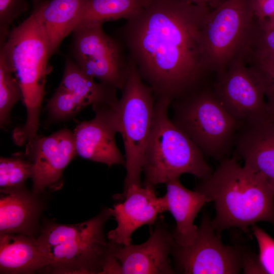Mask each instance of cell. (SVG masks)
Instances as JSON below:
<instances>
[{
  "mask_svg": "<svg viewBox=\"0 0 274 274\" xmlns=\"http://www.w3.org/2000/svg\"><path fill=\"white\" fill-rule=\"evenodd\" d=\"M152 0H85L76 27L134 17Z\"/></svg>",
  "mask_w": 274,
  "mask_h": 274,
  "instance_id": "obj_22",
  "label": "cell"
},
{
  "mask_svg": "<svg viewBox=\"0 0 274 274\" xmlns=\"http://www.w3.org/2000/svg\"><path fill=\"white\" fill-rule=\"evenodd\" d=\"M117 102L93 109L94 117L80 122L73 133L77 154L92 161L125 165V159L116 145L115 136L119 132Z\"/></svg>",
  "mask_w": 274,
  "mask_h": 274,
  "instance_id": "obj_15",
  "label": "cell"
},
{
  "mask_svg": "<svg viewBox=\"0 0 274 274\" xmlns=\"http://www.w3.org/2000/svg\"><path fill=\"white\" fill-rule=\"evenodd\" d=\"M0 58L17 80L26 109L25 124L13 132L14 143L22 146L36 136L49 72L48 42L37 6L26 19L9 31L1 45Z\"/></svg>",
  "mask_w": 274,
  "mask_h": 274,
  "instance_id": "obj_3",
  "label": "cell"
},
{
  "mask_svg": "<svg viewBox=\"0 0 274 274\" xmlns=\"http://www.w3.org/2000/svg\"><path fill=\"white\" fill-rule=\"evenodd\" d=\"M251 227L258 243V259L264 273L274 274V239L255 224Z\"/></svg>",
  "mask_w": 274,
  "mask_h": 274,
  "instance_id": "obj_27",
  "label": "cell"
},
{
  "mask_svg": "<svg viewBox=\"0 0 274 274\" xmlns=\"http://www.w3.org/2000/svg\"><path fill=\"white\" fill-rule=\"evenodd\" d=\"M102 24L79 26L73 30L75 61L88 75L122 91L132 62L122 42L108 35Z\"/></svg>",
  "mask_w": 274,
  "mask_h": 274,
  "instance_id": "obj_9",
  "label": "cell"
},
{
  "mask_svg": "<svg viewBox=\"0 0 274 274\" xmlns=\"http://www.w3.org/2000/svg\"><path fill=\"white\" fill-rule=\"evenodd\" d=\"M171 102L155 99L153 126L143 156L145 187L155 188L184 174L202 180L213 173L202 152L169 118Z\"/></svg>",
  "mask_w": 274,
  "mask_h": 274,
  "instance_id": "obj_5",
  "label": "cell"
},
{
  "mask_svg": "<svg viewBox=\"0 0 274 274\" xmlns=\"http://www.w3.org/2000/svg\"><path fill=\"white\" fill-rule=\"evenodd\" d=\"M85 0H51L39 3V9L49 46V57L76 28Z\"/></svg>",
  "mask_w": 274,
  "mask_h": 274,
  "instance_id": "obj_21",
  "label": "cell"
},
{
  "mask_svg": "<svg viewBox=\"0 0 274 274\" xmlns=\"http://www.w3.org/2000/svg\"><path fill=\"white\" fill-rule=\"evenodd\" d=\"M27 9L28 4L26 0H0L1 45L7 39L9 26Z\"/></svg>",
  "mask_w": 274,
  "mask_h": 274,
  "instance_id": "obj_26",
  "label": "cell"
},
{
  "mask_svg": "<svg viewBox=\"0 0 274 274\" xmlns=\"http://www.w3.org/2000/svg\"><path fill=\"white\" fill-rule=\"evenodd\" d=\"M233 149V157L261 175L274 192V116L242 125Z\"/></svg>",
  "mask_w": 274,
  "mask_h": 274,
  "instance_id": "obj_17",
  "label": "cell"
},
{
  "mask_svg": "<svg viewBox=\"0 0 274 274\" xmlns=\"http://www.w3.org/2000/svg\"><path fill=\"white\" fill-rule=\"evenodd\" d=\"M207 7L152 0L120 30L122 44L155 99L171 101L204 85L201 30Z\"/></svg>",
  "mask_w": 274,
  "mask_h": 274,
  "instance_id": "obj_1",
  "label": "cell"
},
{
  "mask_svg": "<svg viewBox=\"0 0 274 274\" xmlns=\"http://www.w3.org/2000/svg\"><path fill=\"white\" fill-rule=\"evenodd\" d=\"M244 250L224 244L206 213L194 242L181 246L174 241L171 255L182 273L236 274L242 270Z\"/></svg>",
  "mask_w": 274,
  "mask_h": 274,
  "instance_id": "obj_10",
  "label": "cell"
},
{
  "mask_svg": "<svg viewBox=\"0 0 274 274\" xmlns=\"http://www.w3.org/2000/svg\"><path fill=\"white\" fill-rule=\"evenodd\" d=\"M213 89L225 110L243 125L261 121L269 115L262 80L239 56L218 74Z\"/></svg>",
  "mask_w": 274,
  "mask_h": 274,
  "instance_id": "obj_11",
  "label": "cell"
},
{
  "mask_svg": "<svg viewBox=\"0 0 274 274\" xmlns=\"http://www.w3.org/2000/svg\"><path fill=\"white\" fill-rule=\"evenodd\" d=\"M248 46H252L253 53L274 55V28H263L255 24Z\"/></svg>",
  "mask_w": 274,
  "mask_h": 274,
  "instance_id": "obj_28",
  "label": "cell"
},
{
  "mask_svg": "<svg viewBox=\"0 0 274 274\" xmlns=\"http://www.w3.org/2000/svg\"><path fill=\"white\" fill-rule=\"evenodd\" d=\"M118 202L112 209L117 226L107 234L110 242L121 246L131 244V236L141 227L154 225L166 211L164 196L158 197L155 188L133 185L125 191L115 194Z\"/></svg>",
  "mask_w": 274,
  "mask_h": 274,
  "instance_id": "obj_14",
  "label": "cell"
},
{
  "mask_svg": "<svg viewBox=\"0 0 274 274\" xmlns=\"http://www.w3.org/2000/svg\"><path fill=\"white\" fill-rule=\"evenodd\" d=\"M161 215L145 242L126 246L112 243L113 253L120 266L121 273H175L169 260L174 243L173 232L170 231L164 217Z\"/></svg>",
  "mask_w": 274,
  "mask_h": 274,
  "instance_id": "obj_16",
  "label": "cell"
},
{
  "mask_svg": "<svg viewBox=\"0 0 274 274\" xmlns=\"http://www.w3.org/2000/svg\"><path fill=\"white\" fill-rule=\"evenodd\" d=\"M254 18L250 0H225L208 12L201 38L209 70L220 73L244 51L254 27Z\"/></svg>",
  "mask_w": 274,
  "mask_h": 274,
  "instance_id": "obj_8",
  "label": "cell"
},
{
  "mask_svg": "<svg viewBox=\"0 0 274 274\" xmlns=\"http://www.w3.org/2000/svg\"><path fill=\"white\" fill-rule=\"evenodd\" d=\"M112 209L76 224L50 223L37 238L47 267L58 273H102L113 258V245L107 241L105 225Z\"/></svg>",
  "mask_w": 274,
  "mask_h": 274,
  "instance_id": "obj_4",
  "label": "cell"
},
{
  "mask_svg": "<svg viewBox=\"0 0 274 274\" xmlns=\"http://www.w3.org/2000/svg\"><path fill=\"white\" fill-rule=\"evenodd\" d=\"M196 190L209 202H214L216 216L212 223L219 235L232 227L247 231L259 221L274 226V192L261 175L240 165L233 156L221 160Z\"/></svg>",
  "mask_w": 274,
  "mask_h": 274,
  "instance_id": "obj_2",
  "label": "cell"
},
{
  "mask_svg": "<svg viewBox=\"0 0 274 274\" xmlns=\"http://www.w3.org/2000/svg\"><path fill=\"white\" fill-rule=\"evenodd\" d=\"M23 96L16 77L0 58V124L1 127L10 122V112Z\"/></svg>",
  "mask_w": 274,
  "mask_h": 274,
  "instance_id": "obj_24",
  "label": "cell"
},
{
  "mask_svg": "<svg viewBox=\"0 0 274 274\" xmlns=\"http://www.w3.org/2000/svg\"><path fill=\"white\" fill-rule=\"evenodd\" d=\"M166 192L163 196L166 211L169 212L176 221L173 231L175 243L179 246H187L195 241L198 227L194 220L202 207L209 201L198 191L191 190L184 187L179 178L166 183Z\"/></svg>",
  "mask_w": 274,
  "mask_h": 274,
  "instance_id": "obj_18",
  "label": "cell"
},
{
  "mask_svg": "<svg viewBox=\"0 0 274 274\" xmlns=\"http://www.w3.org/2000/svg\"><path fill=\"white\" fill-rule=\"evenodd\" d=\"M188 3L203 6L210 8H213L214 9L218 6L225 0H183Z\"/></svg>",
  "mask_w": 274,
  "mask_h": 274,
  "instance_id": "obj_30",
  "label": "cell"
},
{
  "mask_svg": "<svg viewBox=\"0 0 274 274\" xmlns=\"http://www.w3.org/2000/svg\"><path fill=\"white\" fill-rule=\"evenodd\" d=\"M0 199V234L31 235L39 216V203L23 187L3 193Z\"/></svg>",
  "mask_w": 274,
  "mask_h": 274,
  "instance_id": "obj_20",
  "label": "cell"
},
{
  "mask_svg": "<svg viewBox=\"0 0 274 274\" xmlns=\"http://www.w3.org/2000/svg\"><path fill=\"white\" fill-rule=\"evenodd\" d=\"M0 235L1 273H29L47 267L37 238L18 233Z\"/></svg>",
  "mask_w": 274,
  "mask_h": 274,
  "instance_id": "obj_19",
  "label": "cell"
},
{
  "mask_svg": "<svg viewBox=\"0 0 274 274\" xmlns=\"http://www.w3.org/2000/svg\"><path fill=\"white\" fill-rule=\"evenodd\" d=\"M254 18L261 23L274 13V0H250Z\"/></svg>",
  "mask_w": 274,
  "mask_h": 274,
  "instance_id": "obj_29",
  "label": "cell"
},
{
  "mask_svg": "<svg viewBox=\"0 0 274 274\" xmlns=\"http://www.w3.org/2000/svg\"><path fill=\"white\" fill-rule=\"evenodd\" d=\"M121 91L116 110L119 132L125 150L126 174L124 192L133 185L141 186L143 156L153 126L155 97L132 62Z\"/></svg>",
  "mask_w": 274,
  "mask_h": 274,
  "instance_id": "obj_7",
  "label": "cell"
},
{
  "mask_svg": "<svg viewBox=\"0 0 274 274\" xmlns=\"http://www.w3.org/2000/svg\"><path fill=\"white\" fill-rule=\"evenodd\" d=\"M32 164L21 157H3L0 159L1 192L23 187V183L31 178Z\"/></svg>",
  "mask_w": 274,
  "mask_h": 274,
  "instance_id": "obj_23",
  "label": "cell"
},
{
  "mask_svg": "<svg viewBox=\"0 0 274 274\" xmlns=\"http://www.w3.org/2000/svg\"><path fill=\"white\" fill-rule=\"evenodd\" d=\"M252 54V67L262 80L269 114L274 116V55Z\"/></svg>",
  "mask_w": 274,
  "mask_h": 274,
  "instance_id": "obj_25",
  "label": "cell"
},
{
  "mask_svg": "<svg viewBox=\"0 0 274 274\" xmlns=\"http://www.w3.org/2000/svg\"><path fill=\"white\" fill-rule=\"evenodd\" d=\"M173 123L204 156L220 161L233 149L242 124L223 108L213 89L203 85L172 101Z\"/></svg>",
  "mask_w": 274,
  "mask_h": 274,
  "instance_id": "obj_6",
  "label": "cell"
},
{
  "mask_svg": "<svg viewBox=\"0 0 274 274\" xmlns=\"http://www.w3.org/2000/svg\"><path fill=\"white\" fill-rule=\"evenodd\" d=\"M117 90L96 82L74 60L67 58L60 84L46 106L48 117L54 122L63 121L89 105L93 109L114 105L118 100Z\"/></svg>",
  "mask_w": 274,
  "mask_h": 274,
  "instance_id": "obj_12",
  "label": "cell"
},
{
  "mask_svg": "<svg viewBox=\"0 0 274 274\" xmlns=\"http://www.w3.org/2000/svg\"><path fill=\"white\" fill-rule=\"evenodd\" d=\"M77 154L73 133L67 129L28 141L26 155L32 164L33 194L59 188L64 169Z\"/></svg>",
  "mask_w": 274,
  "mask_h": 274,
  "instance_id": "obj_13",
  "label": "cell"
}]
</instances>
